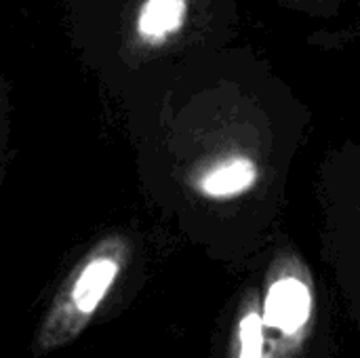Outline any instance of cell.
I'll return each mask as SVG.
<instances>
[{
	"label": "cell",
	"mask_w": 360,
	"mask_h": 358,
	"mask_svg": "<svg viewBox=\"0 0 360 358\" xmlns=\"http://www.w3.org/2000/svg\"><path fill=\"white\" fill-rule=\"evenodd\" d=\"M312 317V291L300 276L276 279L264 300V358H291Z\"/></svg>",
	"instance_id": "obj_1"
},
{
	"label": "cell",
	"mask_w": 360,
	"mask_h": 358,
	"mask_svg": "<svg viewBox=\"0 0 360 358\" xmlns=\"http://www.w3.org/2000/svg\"><path fill=\"white\" fill-rule=\"evenodd\" d=\"M257 181V167L249 158H232L207 171L198 188L202 194L213 198H230L247 192Z\"/></svg>",
	"instance_id": "obj_2"
},
{
	"label": "cell",
	"mask_w": 360,
	"mask_h": 358,
	"mask_svg": "<svg viewBox=\"0 0 360 358\" xmlns=\"http://www.w3.org/2000/svg\"><path fill=\"white\" fill-rule=\"evenodd\" d=\"M118 274V264L114 260H93L74 285L72 300L80 312H93L103 295L108 293L112 281Z\"/></svg>",
	"instance_id": "obj_3"
},
{
	"label": "cell",
	"mask_w": 360,
	"mask_h": 358,
	"mask_svg": "<svg viewBox=\"0 0 360 358\" xmlns=\"http://www.w3.org/2000/svg\"><path fill=\"white\" fill-rule=\"evenodd\" d=\"M186 17V0H148L139 13L137 30L146 40L158 42L177 32Z\"/></svg>",
	"instance_id": "obj_4"
},
{
	"label": "cell",
	"mask_w": 360,
	"mask_h": 358,
	"mask_svg": "<svg viewBox=\"0 0 360 358\" xmlns=\"http://www.w3.org/2000/svg\"><path fill=\"white\" fill-rule=\"evenodd\" d=\"M232 358H264V325L257 308H251L240 317Z\"/></svg>",
	"instance_id": "obj_5"
}]
</instances>
